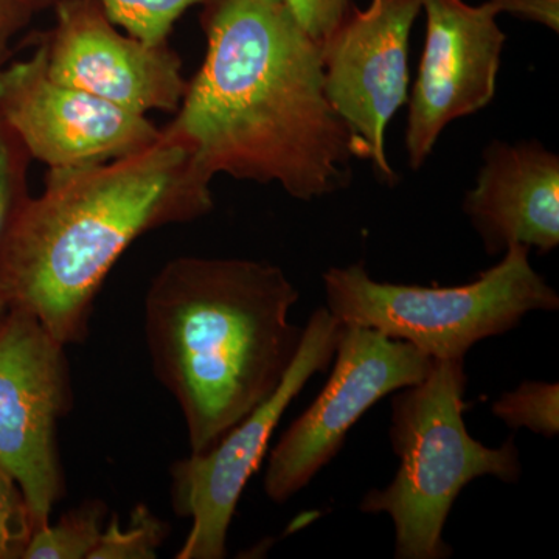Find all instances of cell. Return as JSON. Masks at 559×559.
I'll list each match as a JSON object with an SVG mask.
<instances>
[{
    "label": "cell",
    "mask_w": 559,
    "mask_h": 559,
    "mask_svg": "<svg viewBox=\"0 0 559 559\" xmlns=\"http://www.w3.org/2000/svg\"><path fill=\"white\" fill-rule=\"evenodd\" d=\"M207 50L165 127L198 171L312 201L352 182L358 146L331 108L320 46L283 0H205Z\"/></svg>",
    "instance_id": "obj_1"
},
{
    "label": "cell",
    "mask_w": 559,
    "mask_h": 559,
    "mask_svg": "<svg viewBox=\"0 0 559 559\" xmlns=\"http://www.w3.org/2000/svg\"><path fill=\"white\" fill-rule=\"evenodd\" d=\"M213 209L210 180L170 131L148 148L86 167L49 168L0 242V296L31 312L62 345L90 334L92 310L114 264L159 227Z\"/></svg>",
    "instance_id": "obj_2"
},
{
    "label": "cell",
    "mask_w": 559,
    "mask_h": 559,
    "mask_svg": "<svg viewBox=\"0 0 559 559\" xmlns=\"http://www.w3.org/2000/svg\"><path fill=\"white\" fill-rule=\"evenodd\" d=\"M299 290L263 261L178 257L151 282L145 334L154 374L178 401L191 454L207 452L278 388L304 329Z\"/></svg>",
    "instance_id": "obj_3"
},
{
    "label": "cell",
    "mask_w": 559,
    "mask_h": 559,
    "mask_svg": "<svg viewBox=\"0 0 559 559\" xmlns=\"http://www.w3.org/2000/svg\"><path fill=\"white\" fill-rule=\"evenodd\" d=\"M466 385L465 359H433L425 380L393 396L389 437L400 469L388 487L367 492L359 510L389 514L395 558L452 557L443 530L462 489L485 476L520 480L513 439L488 448L469 436L463 419Z\"/></svg>",
    "instance_id": "obj_4"
},
{
    "label": "cell",
    "mask_w": 559,
    "mask_h": 559,
    "mask_svg": "<svg viewBox=\"0 0 559 559\" xmlns=\"http://www.w3.org/2000/svg\"><path fill=\"white\" fill-rule=\"evenodd\" d=\"M530 249L513 245L496 266L460 286L377 282L362 263L323 274L326 310L407 342L430 359H465L477 342L516 329L533 311H557L559 296L533 270Z\"/></svg>",
    "instance_id": "obj_5"
},
{
    "label": "cell",
    "mask_w": 559,
    "mask_h": 559,
    "mask_svg": "<svg viewBox=\"0 0 559 559\" xmlns=\"http://www.w3.org/2000/svg\"><path fill=\"white\" fill-rule=\"evenodd\" d=\"M66 345L31 312L0 319V469L17 481L36 530L64 496L58 426L72 409Z\"/></svg>",
    "instance_id": "obj_6"
},
{
    "label": "cell",
    "mask_w": 559,
    "mask_h": 559,
    "mask_svg": "<svg viewBox=\"0 0 559 559\" xmlns=\"http://www.w3.org/2000/svg\"><path fill=\"white\" fill-rule=\"evenodd\" d=\"M341 331L342 323L326 308L312 312L296 358L274 393L207 452L173 465V506L179 516L191 518L189 536L176 558L226 557L227 535L246 484L263 462L289 404L316 373L329 369Z\"/></svg>",
    "instance_id": "obj_7"
},
{
    "label": "cell",
    "mask_w": 559,
    "mask_h": 559,
    "mask_svg": "<svg viewBox=\"0 0 559 559\" xmlns=\"http://www.w3.org/2000/svg\"><path fill=\"white\" fill-rule=\"evenodd\" d=\"M333 371L325 388L283 433L264 474L275 503L301 491L336 457L347 433L378 401L425 380L433 359L381 331L342 323Z\"/></svg>",
    "instance_id": "obj_8"
},
{
    "label": "cell",
    "mask_w": 559,
    "mask_h": 559,
    "mask_svg": "<svg viewBox=\"0 0 559 559\" xmlns=\"http://www.w3.org/2000/svg\"><path fill=\"white\" fill-rule=\"evenodd\" d=\"M421 0H371L347 14L320 40L323 87L331 108L347 124L359 159L370 160L381 182L399 175L385 156V128L409 92V40Z\"/></svg>",
    "instance_id": "obj_9"
},
{
    "label": "cell",
    "mask_w": 559,
    "mask_h": 559,
    "mask_svg": "<svg viewBox=\"0 0 559 559\" xmlns=\"http://www.w3.org/2000/svg\"><path fill=\"white\" fill-rule=\"evenodd\" d=\"M27 60L0 68V117L16 131L33 160L49 168L86 167L148 148L162 130L132 112L51 79L46 46L35 40Z\"/></svg>",
    "instance_id": "obj_10"
},
{
    "label": "cell",
    "mask_w": 559,
    "mask_h": 559,
    "mask_svg": "<svg viewBox=\"0 0 559 559\" xmlns=\"http://www.w3.org/2000/svg\"><path fill=\"white\" fill-rule=\"evenodd\" d=\"M421 10L425 47L404 138L412 170L423 167L448 124L492 102L507 40L491 3L421 0Z\"/></svg>",
    "instance_id": "obj_11"
},
{
    "label": "cell",
    "mask_w": 559,
    "mask_h": 559,
    "mask_svg": "<svg viewBox=\"0 0 559 559\" xmlns=\"http://www.w3.org/2000/svg\"><path fill=\"white\" fill-rule=\"evenodd\" d=\"M57 25L39 35L51 79L132 112H176L189 81L168 44L123 35L97 0H55Z\"/></svg>",
    "instance_id": "obj_12"
},
{
    "label": "cell",
    "mask_w": 559,
    "mask_h": 559,
    "mask_svg": "<svg viewBox=\"0 0 559 559\" xmlns=\"http://www.w3.org/2000/svg\"><path fill=\"white\" fill-rule=\"evenodd\" d=\"M463 210L488 255L524 245L549 253L559 245V156L536 140H492Z\"/></svg>",
    "instance_id": "obj_13"
},
{
    "label": "cell",
    "mask_w": 559,
    "mask_h": 559,
    "mask_svg": "<svg viewBox=\"0 0 559 559\" xmlns=\"http://www.w3.org/2000/svg\"><path fill=\"white\" fill-rule=\"evenodd\" d=\"M106 514L105 502L86 500L57 524L36 530L22 559H90L100 543Z\"/></svg>",
    "instance_id": "obj_14"
},
{
    "label": "cell",
    "mask_w": 559,
    "mask_h": 559,
    "mask_svg": "<svg viewBox=\"0 0 559 559\" xmlns=\"http://www.w3.org/2000/svg\"><path fill=\"white\" fill-rule=\"evenodd\" d=\"M491 411L510 429H528L554 439L559 432L558 382H522L516 390L502 393Z\"/></svg>",
    "instance_id": "obj_15"
},
{
    "label": "cell",
    "mask_w": 559,
    "mask_h": 559,
    "mask_svg": "<svg viewBox=\"0 0 559 559\" xmlns=\"http://www.w3.org/2000/svg\"><path fill=\"white\" fill-rule=\"evenodd\" d=\"M168 533L170 524L159 520L145 503H139L127 527L120 524L117 514L110 518L90 559H153Z\"/></svg>",
    "instance_id": "obj_16"
},
{
    "label": "cell",
    "mask_w": 559,
    "mask_h": 559,
    "mask_svg": "<svg viewBox=\"0 0 559 559\" xmlns=\"http://www.w3.org/2000/svg\"><path fill=\"white\" fill-rule=\"evenodd\" d=\"M44 3L55 0H43ZM117 27L146 44H165L175 22L205 0H97Z\"/></svg>",
    "instance_id": "obj_17"
},
{
    "label": "cell",
    "mask_w": 559,
    "mask_h": 559,
    "mask_svg": "<svg viewBox=\"0 0 559 559\" xmlns=\"http://www.w3.org/2000/svg\"><path fill=\"white\" fill-rule=\"evenodd\" d=\"M32 160L20 135L0 117V242L32 200L28 189Z\"/></svg>",
    "instance_id": "obj_18"
},
{
    "label": "cell",
    "mask_w": 559,
    "mask_h": 559,
    "mask_svg": "<svg viewBox=\"0 0 559 559\" xmlns=\"http://www.w3.org/2000/svg\"><path fill=\"white\" fill-rule=\"evenodd\" d=\"M35 525L17 481L0 469V559H22Z\"/></svg>",
    "instance_id": "obj_19"
},
{
    "label": "cell",
    "mask_w": 559,
    "mask_h": 559,
    "mask_svg": "<svg viewBox=\"0 0 559 559\" xmlns=\"http://www.w3.org/2000/svg\"><path fill=\"white\" fill-rule=\"evenodd\" d=\"M293 16L316 43L336 28L347 14L352 0H283Z\"/></svg>",
    "instance_id": "obj_20"
},
{
    "label": "cell",
    "mask_w": 559,
    "mask_h": 559,
    "mask_svg": "<svg viewBox=\"0 0 559 559\" xmlns=\"http://www.w3.org/2000/svg\"><path fill=\"white\" fill-rule=\"evenodd\" d=\"M43 0H0V68L13 57L10 43L31 24Z\"/></svg>",
    "instance_id": "obj_21"
},
{
    "label": "cell",
    "mask_w": 559,
    "mask_h": 559,
    "mask_svg": "<svg viewBox=\"0 0 559 559\" xmlns=\"http://www.w3.org/2000/svg\"><path fill=\"white\" fill-rule=\"evenodd\" d=\"M498 13H510L538 22L555 33L559 31V0H487Z\"/></svg>",
    "instance_id": "obj_22"
},
{
    "label": "cell",
    "mask_w": 559,
    "mask_h": 559,
    "mask_svg": "<svg viewBox=\"0 0 559 559\" xmlns=\"http://www.w3.org/2000/svg\"><path fill=\"white\" fill-rule=\"evenodd\" d=\"M9 311V305H7V301L2 299V296H0V319L3 318V314Z\"/></svg>",
    "instance_id": "obj_23"
}]
</instances>
